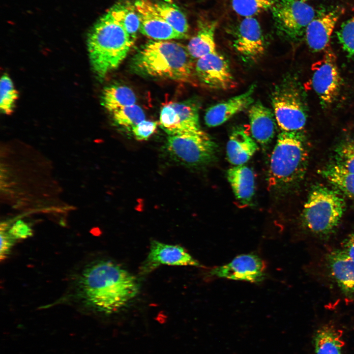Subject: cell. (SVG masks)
Here are the masks:
<instances>
[{
  "mask_svg": "<svg viewBox=\"0 0 354 354\" xmlns=\"http://www.w3.org/2000/svg\"><path fill=\"white\" fill-rule=\"evenodd\" d=\"M79 287L87 305L106 314L121 310L140 291L134 275L118 263L106 260L88 265L81 275Z\"/></svg>",
  "mask_w": 354,
  "mask_h": 354,
  "instance_id": "6da1fadb",
  "label": "cell"
},
{
  "mask_svg": "<svg viewBox=\"0 0 354 354\" xmlns=\"http://www.w3.org/2000/svg\"><path fill=\"white\" fill-rule=\"evenodd\" d=\"M187 47L168 40H149L134 55V71L146 76L194 84L197 80Z\"/></svg>",
  "mask_w": 354,
  "mask_h": 354,
  "instance_id": "7a4b0ae2",
  "label": "cell"
},
{
  "mask_svg": "<svg viewBox=\"0 0 354 354\" xmlns=\"http://www.w3.org/2000/svg\"><path fill=\"white\" fill-rule=\"evenodd\" d=\"M134 41L107 11L95 23L87 37L92 68L100 79L116 69L128 55Z\"/></svg>",
  "mask_w": 354,
  "mask_h": 354,
  "instance_id": "3957f363",
  "label": "cell"
},
{
  "mask_svg": "<svg viewBox=\"0 0 354 354\" xmlns=\"http://www.w3.org/2000/svg\"><path fill=\"white\" fill-rule=\"evenodd\" d=\"M306 147L299 132L281 131L270 159L267 182L274 190H286L303 177L307 161Z\"/></svg>",
  "mask_w": 354,
  "mask_h": 354,
  "instance_id": "277c9868",
  "label": "cell"
},
{
  "mask_svg": "<svg viewBox=\"0 0 354 354\" xmlns=\"http://www.w3.org/2000/svg\"><path fill=\"white\" fill-rule=\"evenodd\" d=\"M345 202L337 191L324 186H317L309 194L305 204L302 223L311 234L327 236L334 231L345 210Z\"/></svg>",
  "mask_w": 354,
  "mask_h": 354,
  "instance_id": "5b68a950",
  "label": "cell"
},
{
  "mask_svg": "<svg viewBox=\"0 0 354 354\" xmlns=\"http://www.w3.org/2000/svg\"><path fill=\"white\" fill-rule=\"evenodd\" d=\"M301 93L295 82L286 77L274 87L271 94L273 111L281 131L299 132L307 116Z\"/></svg>",
  "mask_w": 354,
  "mask_h": 354,
  "instance_id": "8992f818",
  "label": "cell"
},
{
  "mask_svg": "<svg viewBox=\"0 0 354 354\" xmlns=\"http://www.w3.org/2000/svg\"><path fill=\"white\" fill-rule=\"evenodd\" d=\"M166 149L174 159L189 167L206 164L215 157L217 145L202 130L199 132L169 135Z\"/></svg>",
  "mask_w": 354,
  "mask_h": 354,
  "instance_id": "52a82bcc",
  "label": "cell"
},
{
  "mask_svg": "<svg viewBox=\"0 0 354 354\" xmlns=\"http://www.w3.org/2000/svg\"><path fill=\"white\" fill-rule=\"evenodd\" d=\"M272 13L278 34L292 41L304 35L316 15L313 7L301 0H279L272 6Z\"/></svg>",
  "mask_w": 354,
  "mask_h": 354,
  "instance_id": "ba28073f",
  "label": "cell"
},
{
  "mask_svg": "<svg viewBox=\"0 0 354 354\" xmlns=\"http://www.w3.org/2000/svg\"><path fill=\"white\" fill-rule=\"evenodd\" d=\"M159 123L168 135H183L201 131L199 105L193 100L169 103L161 109Z\"/></svg>",
  "mask_w": 354,
  "mask_h": 354,
  "instance_id": "9c48e42d",
  "label": "cell"
},
{
  "mask_svg": "<svg viewBox=\"0 0 354 354\" xmlns=\"http://www.w3.org/2000/svg\"><path fill=\"white\" fill-rule=\"evenodd\" d=\"M336 59L332 51H327L311 66L312 86L323 106L331 104L340 90L341 78Z\"/></svg>",
  "mask_w": 354,
  "mask_h": 354,
  "instance_id": "30bf717a",
  "label": "cell"
},
{
  "mask_svg": "<svg viewBox=\"0 0 354 354\" xmlns=\"http://www.w3.org/2000/svg\"><path fill=\"white\" fill-rule=\"evenodd\" d=\"M266 265L256 255H238L230 263L211 268L207 273L209 278H224L259 283L266 277Z\"/></svg>",
  "mask_w": 354,
  "mask_h": 354,
  "instance_id": "8fae6325",
  "label": "cell"
},
{
  "mask_svg": "<svg viewBox=\"0 0 354 354\" xmlns=\"http://www.w3.org/2000/svg\"><path fill=\"white\" fill-rule=\"evenodd\" d=\"M195 71L197 80L207 88L226 90L236 86L227 59L217 51L198 59Z\"/></svg>",
  "mask_w": 354,
  "mask_h": 354,
  "instance_id": "7c38bea8",
  "label": "cell"
},
{
  "mask_svg": "<svg viewBox=\"0 0 354 354\" xmlns=\"http://www.w3.org/2000/svg\"><path fill=\"white\" fill-rule=\"evenodd\" d=\"M233 47L241 60L252 64L265 54L266 45L261 26L253 17H245L238 25Z\"/></svg>",
  "mask_w": 354,
  "mask_h": 354,
  "instance_id": "4fadbf2b",
  "label": "cell"
},
{
  "mask_svg": "<svg viewBox=\"0 0 354 354\" xmlns=\"http://www.w3.org/2000/svg\"><path fill=\"white\" fill-rule=\"evenodd\" d=\"M164 265L201 266L198 261L181 246L153 240L150 242L148 256L142 266V272L148 273Z\"/></svg>",
  "mask_w": 354,
  "mask_h": 354,
  "instance_id": "5bb4252c",
  "label": "cell"
},
{
  "mask_svg": "<svg viewBox=\"0 0 354 354\" xmlns=\"http://www.w3.org/2000/svg\"><path fill=\"white\" fill-rule=\"evenodd\" d=\"M140 19L139 31L155 40L187 38L176 31L159 15L151 0H136L134 3Z\"/></svg>",
  "mask_w": 354,
  "mask_h": 354,
  "instance_id": "9a60e30c",
  "label": "cell"
},
{
  "mask_svg": "<svg viewBox=\"0 0 354 354\" xmlns=\"http://www.w3.org/2000/svg\"><path fill=\"white\" fill-rule=\"evenodd\" d=\"M338 6L319 12L308 25L304 34L309 48L315 52L328 46L336 23L343 12Z\"/></svg>",
  "mask_w": 354,
  "mask_h": 354,
  "instance_id": "2e32d148",
  "label": "cell"
},
{
  "mask_svg": "<svg viewBox=\"0 0 354 354\" xmlns=\"http://www.w3.org/2000/svg\"><path fill=\"white\" fill-rule=\"evenodd\" d=\"M256 85L252 84L245 92L209 107L204 119L208 127L221 125L235 115L250 106L253 103V94Z\"/></svg>",
  "mask_w": 354,
  "mask_h": 354,
  "instance_id": "e0dca14e",
  "label": "cell"
},
{
  "mask_svg": "<svg viewBox=\"0 0 354 354\" xmlns=\"http://www.w3.org/2000/svg\"><path fill=\"white\" fill-rule=\"evenodd\" d=\"M248 118L254 139L263 146L269 144L275 136L277 124L273 111L257 101L249 107Z\"/></svg>",
  "mask_w": 354,
  "mask_h": 354,
  "instance_id": "ac0fdd59",
  "label": "cell"
},
{
  "mask_svg": "<svg viewBox=\"0 0 354 354\" xmlns=\"http://www.w3.org/2000/svg\"><path fill=\"white\" fill-rule=\"evenodd\" d=\"M331 274L342 293L354 297V261L342 249L331 251L327 256Z\"/></svg>",
  "mask_w": 354,
  "mask_h": 354,
  "instance_id": "d6986e66",
  "label": "cell"
},
{
  "mask_svg": "<svg viewBox=\"0 0 354 354\" xmlns=\"http://www.w3.org/2000/svg\"><path fill=\"white\" fill-rule=\"evenodd\" d=\"M258 149L255 140L244 127L234 129L226 146L229 162L235 166L244 165Z\"/></svg>",
  "mask_w": 354,
  "mask_h": 354,
  "instance_id": "ffe728a7",
  "label": "cell"
},
{
  "mask_svg": "<svg viewBox=\"0 0 354 354\" xmlns=\"http://www.w3.org/2000/svg\"><path fill=\"white\" fill-rule=\"evenodd\" d=\"M227 175L236 200L244 206L249 205L255 191L252 170L244 165L235 166L228 170Z\"/></svg>",
  "mask_w": 354,
  "mask_h": 354,
  "instance_id": "44dd1931",
  "label": "cell"
},
{
  "mask_svg": "<svg viewBox=\"0 0 354 354\" xmlns=\"http://www.w3.org/2000/svg\"><path fill=\"white\" fill-rule=\"evenodd\" d=\"M217 24L212 20L198 21L197 33L186 46L192 59H198L216 51L214 36Z\"/></svg>",
  "mask_w": 354,
  "mask_h": 354,
  "instance_id": "7402d4cb",
  "label": "cell"
},
{
  "mask_svg": "<svg viewBox=\"0 0 354 354\" xmlns=\"http://www.w3.org/2000/svg\"><path fill=\"white\" fill-rule=\"evenodd\" d=\"M342 331L331 325L320 327L315 333L314 346L316 354H342L345 343Z\"/></svg>",
  "mask_w": 354,
  "mask_h": 354,
  "instance_id": "603a6c76",
  "label": "cell"
},
{
  "mask_svg": "<svg viewBox=\"0 0 354 354\" xmlns=\"http://www.w3.org/2000/svg\"><path fill=\"white\" fill-rule=\"evenodd\" d=\"M137 98L129 87L120 85L106 87L102 91L101 104L110 114L125 106L135 104Z\"/></svg>",
  "mask_w": 354,
  "mask_h": 354,
  "instance_id": "cb8c5ba5",
  "label": "cell"
},
{
  "mask_svg": "<svg viewBox=\"0 0 354 354\" xmlns=\"http://www.w3.org/2000/svg\"><path fill=\"white\" fill-rule=\"evenodd\" d=\"M120 24L134 41L140 28V19L134 4L128 0L119 1L108 11Z\"/></svg>",
  "mask_w": 354,
  "mask_h": 354,
  "instance_id": "d4e9b609",
  "label": "cell"
},
{
  "mask_svg": "<svg viewBox=\"0 0 354 354\" xmlns=\"http://www.w3.org/2000/svg\"><path fill=\"white\" fill-rule=\"evenodd\" d=\"M320 173L330 183L354 199V173L336 162L326 166Z\"/></svg>",
  "mask_w": 354,
  "mask_h": 354,
  "instance_id": "484cf974",
  "label": "cell"
},
{
  "mask_svg": "<svg viewBox=\"0 0 354 354\" xmlns=\"http://www.w3.org/2000/svg\"><path fill=\"white\" fill-rule=\"evenodd\" d=\"M159 15L179 33L187 35L188 23L184 13L176 4L167 0L153 2Z\"/></svg>",
  "mask_w": 354,
  "mask_h": 354,
  "instance_id": "4316f807",
  "label": "cell"
},
{
  "mask_svg": "<svg viewBox=\"0 0 354 354\" xmlns=\"http://www.w3.org/2000/svg\"><path fill=\"white\" fill-rule=\"evenodd\" d=\"M111 115L117 124L131 129L146 118L142 108L136 104L123 107Z\"/></svg>",
  "mask_w": 354,
  "mask_h": 354,
  "instance_id": "83f0119b",
  "label": "cell"
},
{
  "mask_svg": "<svg viewBox=\"0 0 354 354\" xmlns=\"http://www.w3.org/2000/svg\"><path fill=\"white\" fill-rule=\"evenodd\" d=\"M273 0H232L233 10L245 17H253L274 5Z\"/></svg>",
  "mask_w": 354,
  "mask_h": 354,
  "instance_id": "f1b7e54d",
  "label": "cell"
},
{
  "mask_svg": "<svg viewBox=\"0 0 354 354\" xmlns=\"http://www.w3.org/2000/svg\"><path fill=\"white\" fill-rule=\"evenodd\" d=\"M18 98V93L8 76L3 74L0 79V108L2 113L10 114Z\"/></svg>",
  "mask_w": 354,
  "mask_h": 354,
  "instance_id": "f546056e",
  "label": "cell"
},
{
  "mask_svg": "<svg viewBox=\"0 0 354 354\" xmlns=\"http://www.w3.org/2000/svg\"><path fill=\"white\" fill-rule=\"evenodd\" d=\"M337 36L343 49L354 56V15L341 24Z\"/></svg>",
  "mask_w": 354,
  "mask_h": 354,
  "instance_id": "4dcf8cb0",
  "label": "cell"
},
{
  "mask_svg": "<svg viewBox=\"0 0 354 354\" xmlns=\"http://www.w3.org/2000/svg\"><path fill=\"white\" fill-rule=\"evenodd\" d=\"M336 163L354 173V140L341 143L335 150Z\"/></svg>",
  "mask_w": 354,
  "mask_h": 354,
  "instance_id": "1f68e13d",
  "label": "cell"
},
{
  "mask_svg": "<svg viewBox=\"0 0 354 354\" xmlns=\"http://www.w3.org/2000/svg\"><path fill=\"white\" fill-rule=\"evenodd\" d=\"M157 126L156 122L145 119L133 127L131 130L136 140H147L154 133Z\"/></svg>",
  "mask_w": 354,
  "mask_h": 354,
  "instance_id": "d6a6232c",
  "label": "cell"
},
{
  "mask_svg": "<svg viewBox=\"0 0 354 354\" xmlns=\"http://www.w3.org/2000/svg\"><path fill=\"white\" fill-rule=\"evenodd\" d=\"M7 229V224L5 223L0 225V260H4L9 254L14 244V238L10 235Z\"/></svg>",
  "mask_w": 354,
  "mask_h": 354,
  "instance_id": "836d02e7",
  "label": "cell"
},
{
  "mask_svg": "<svg viewBox=\"0 0 354 354\" xmlns=\"http://www.w3.org/2000/svg\"><path fill=\"white\" fill-rule=\"evenodd\" d=\"M15 239H26L32 235V231L29 225L22 220L16 221L8 230Z\"/></svg>",
  "mask_w": 354,
  "mask_h": 354,
  "instance_id": "e575fe53",
  "label": "cell"
},
{
  "mask_svg": "<svg viewBox=\"0 0 354 354\" xmlns=\"http://www.w3.org/2000/svg\"><path fill=\"white\" fill-rule=\"evenodd\" d=\"M342 246V249L354 261V230L344 239Z\"/></svg>",
  "mask_w": 354,
  "mask_h": 354,
  "instance_id": "d590c367",
  "label": "cell"
},
{
  "mask_svg": "<svg viewBox=\"0 0 354 354\" xmlns=\"http://www.w3.org/2000/svg\"><path fill=\"white\" fill-rule=\"evenodd\" d=\"M301 0L305 1V2H307V1L310 0Z\"/></svg>",
  "mask_w": 354,
  "mask_h": 354,
  "instance_id": "8d00e7d4",
  "label": "cell"
}]
</instances>
